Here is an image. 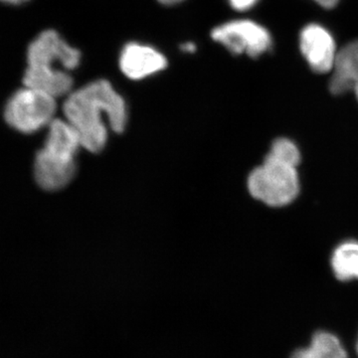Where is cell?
<instances>
[{
	"mask_svg": "<svg viewBox=\"0 0 358 358\" xmlns=\"http://www.w3.org/2000/svg\"><path fill=\"white\" fill-rule=\"evenodd\" d=\"M160 4L164 6H178L179 3H182L185 0H157Z\"/></svg>",
	"mask_w": 358,
	"mask_h": 358,
	"instance_id": "17",
	"label": "cell"
},
{
	"mask_svg": "<svg viewBox=\"0 0 358 358\" xmlns=\"http://www.w3.org/2000/svg\"><path fill=\"white\" fill-rule=\"evenodd\" d=\"M214 41L231 53L259 57L271 46V37L262 26L250 20H233L216 26L211 31Z\"/></svg>",
	"mask_w": 358,
	"mask_h": 358,
	"instance_id": "5",
	"label": "cell"
},
{
	"mask_svg": "<svg viewBox=\"0 0 358 358\" xmlns=\"http://www.w3.org/2000/svg\"><path fill=\"white\" fill-rule=\"evenodd\" d=\"M331 263L339 281L358 280V241L350 240L336 247Z\"/></svg>",
	"mask_w": 358,
	"mask_h": 358,
	"instance_id": "12",
	"label": "cell"
},
{
	"mask_svg": "<svg viewBox=\"0 0 358 358\" xmlns=\"http://www.w3.org/2000/svg\"><path fill=\"white\" fill-rule=\"evenodd\" d=\"M47 128L48 134L45 141L44 150L60 157L75 159L82 145L79 134L72 124L66 120L54 119Z\"/></svg>",
	"mask_w": 358,
	"mask_h": 358,
	"instance_id": "10",
	"label": "cell"
},
{
	"mask_svg": "<svg viewBox=\"0 0 358 358\" xmlns=\"http://www.w3.org/2000/svg\"><path fill=\"white\" fill-rule=\"evenodd\" d=\"M329 90L341 95L355 89L358 83V40L346 45L336 53Z\"/></svg>",
	"mask_w": 358,
	"mask_h": 358,
	"instance_id": "9",
	"label": "cell"
},
{
	"mask_svg": "<svg viewBox=\"0 0 358 358\" xmlns=\"http://www.w3.org/2000/svg\"><path fill=\"white\" fill-rule=\"evenodd\" d=\"M268 157L280 160L289 166H298L301 162V152L294 141L288 138H278L273 143Z\"/></svg>",
	"mask_w": 358,
	"mask_h": 358,
	"instance_id": "13",
	"label": "cell"
},
{
	"mask_svg": "<svg viewBox=\"0 0 358 358\" xmlns=\"http://www.w3.org/2000/svg\"><path fill=\"white\" fill-rule=\"evenodd\" d=\"M353 91H355V95H357L358 100V83L357 84V86L355 87V89H353Z\"/></svg>",
	"mask_w": 358,
	"mask_h": 358,
	"instance_id": "19",
	"label": "cell"
},
{
	"mask_svg": "<svg viewBox=\"0 0 358 358\" xmlns=\"http://www.w3.org/2000/svg\"><path fill=\"white\" fill-rule=\"evenodd\" d=\"M181 50L183 52H185V53L187 54H193L195 51H196L197 47L196 45L193 43V42H185V43H183L181 45Z\"/></svg>",
	"mask_w": 358,
	"mask_h": 358,
	"instance_id": "15",
	"label": "cell"
},
{
	"mask_svg": "<svg viewBox=\"0 0 358 358\" xmlns=\"http://www.w3.org/2000/svg\"><path fill=\"white\" fill-rule=\"evenodd\" d=\"M56 100L57 98L46 92L23 85L6 103L4 119L20 133H36L56 119Z\"/></svg>",
	"mask_w": 358,
	"mask_h": 358,
	"instance_id": "4",
	"label": "cell"
},
{
	"mask_svg": "<svg viewBox=\"0 0 358 358\" xmlns=\"http://www.w3.org/2000/svg\"><path fill=\"white\" fill-rule=\"evenodd\" d=\"M317 3L326 8H331V7L336 6L338 4L339 0H315Z\"/></svg>",
	"mask_w": 358,
	"mask_h": 358,
	"instance_id": "16",
	"label": "cell"
},
{
	"mask_svg": "<svg viewBox=\"0 0 358 358\" xmlns=\"http://www.w3.org/2000/svg\"><path fill=\"white\" fill-rule=\"evenodd\" d=\"M3 3L11 4V6H20V4L25 3V2L29 1V0H0Z\"/></svg>",
	"mask_w": 358,
	"mask_h": 358,
	"instance_id": "18",
	"label": "cell"
},
{
	"mask_svg": "<svg viewBox=\"0 0 358 358\" xmlns=\"http://www.w3.org/2000/svg\"><path fill=\"white\" fill-rule=\"evenodd\" d=\"M301 50L315 72L333 70L336 60V44L327 30L317 24L303 28L300 38Z\"/></svg>",
	"mask_w": 358,
	"mask_h": 358,
	"instance_id": "7",
	"label": "cell"
},
{
	"mask_svg": "<svg viewBox=\"0 0 358 358\" xmlns=\"http://www.w3.org/2000/svg\"><path fill=\"white\" fill-rule=\"evenodd\" d=\"M76 173L74 159L60 157L41 148L34 162V176L40 187L56 192L69 185Z\"/></svg>",
	"mask_w": 358,
	"mask_h": 358,
	"instance_id": "8",
	"label": "cell"
},
{
	"mask_svg": "<svg viewBox=\"0 0 358 358\" xmlns=\"http://www.w3.org/2000/svg\"><path fill=\"white\" fill-rule=\"evenodd\" d=\"M252 196L273 207L293 202L300 192V179L296 167L273 157H266L262 166L257 167L248 178Z\"/></svg>",
	"mask_w": 358,
	"mask_h": 358,
	"instance_id": "3",
	"label": "cell"
},
{
	"mask_svg": "<svg viewBox=\"0 0 358 358\" xmlns=\"http://www.w3.org/2000/svg\"><path fill=\"white\" fill-rule=\"evenodd\" d=\"M81 59L79 49L68 43L59 32L44 30L28 46L23 85L55 98L66 96L74 90L71 72L79 67Z\"/></svg>",
	"mask_w": 358,
	"mask_h": 358,
	"instance_id": "2",
	"label": "cell"
},
{
	"mask_svg": "<svg viewBox=\"0 0 358 358\" xmlns=\"http://www.w3.org/2000/svg\"><path fill=\"white\" fill-rule=\"evenodd\" d=\"M291 358H348V355L338 336L320 331L313 334L310 345L294 350Z\"/></svg>",
	"mask_w": 358,
	"mask_h": 358,
	"instance_id": "11",
	"label": "cell"
},
{
	"mask_svg": "<svg viewBox=\"0 0 358 358\" xmlns=\"http://www.w3.org/2000/svg\"><path fill=\"white\" fill-rule=\"evenodd\" d=\"M65 120L76 129L82 147L102 152L108 141V128L122 133L128 124V106L124 96L106 79L95 80L74 89L63 105Z\"/></svg>",
	"mask_w": 358,
	"mask_h": 358,
	"instance_id": "1",
	"label": "cell"
},
{
	"mask_svg": "<svg viewBox=\"0 0 358 358\" xmlns=\"http://www.w3.org/2000/svg\"><path fill=\"white\" fill-rule=\"evenodd\" d=\"M258 0H229L230 6L236 10L243 11L255 6Z\"/></svg>",
	"mask_w": 358,
	"mask_h": 358,
	"instance_id": "14",
	"label": "cell"
},
{
	"mask_svg": "<svg viewBox=\"0 0 358 358\" xmlns=\"http://www.w3.org/2000/svg\"><path fill=\"white\" fill-rule=\"evenodd\" d=\"M119 66L122 74L128 79L140 81L166 69L167 59L150 45L129 42L122 49Z\"/></svg>",
	"mask_w": 358,
	"mask_h": 358,
	"instance_id": "6",
	"label": "cell"
},
{
	"mask_svg": "<svg viewBox=\"0 0 358 358\" xmlns=\"http://www.w3.org/2000/svg\"><path fill=\"white\" fill-rule=\"evenodd\" d=\"M357 355H358V338H357Z\"/></svg>",
	"mask_w": 358,
	"mask_h": 358,
	"instance_id": "20",
	"label": "cell"
}]
</instances>
